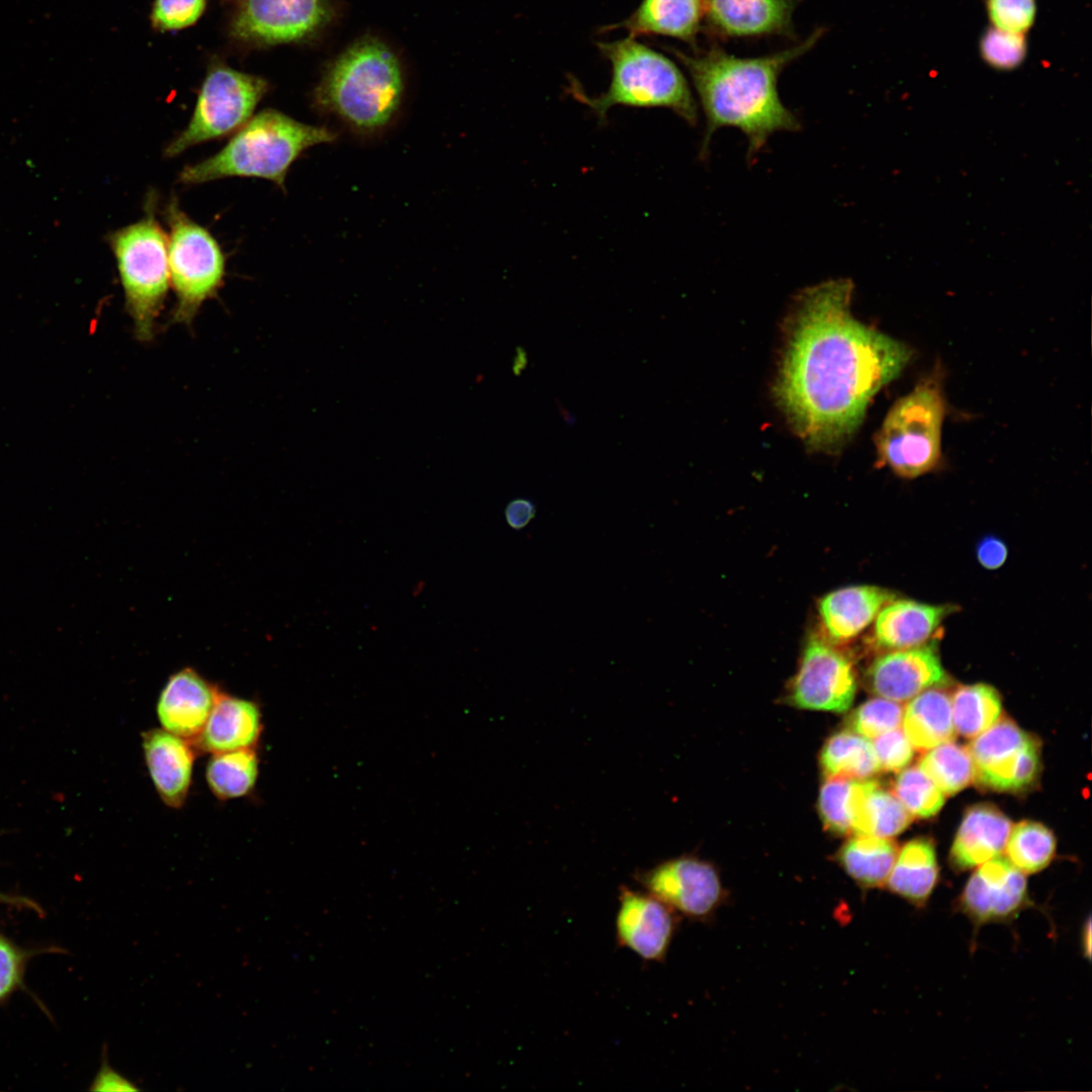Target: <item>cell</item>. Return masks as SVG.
I'll return each instance as SVG.
<instances>
[{"label": "cell", "mask_w": 1092, "mask_h": 1092, "mask_svg": "<svg viewBox=\"0 0 1092 1092\" xmlns=\"http://www.w3.org/2000/svg\"><path fill=\"white\" fill-rule=\"evenodd\" d=\"M853 285L832 279L803 290L789 316L776 395L810 448L833 451L861 423L872 397L912 352L850 313Z\"/></svg>", "instance_id": "6da1fadb"}, {"label": "cell", "mask_w": 1092, "mask_h": 1092, "mask_svg": "<svg viewBox=\"0 0 1092 1092\" xmlns=\"http://www.w3.org/2000/svg\"><path fill=\"white\" fill-rule=\"evenodd\" d=\"M823 33L816 29L788 50L757 58H740L711 48L687 54L672 49L689 72L706 118L701 155L713 133L722 127L740 129L753 157L777 131H794L800 123L782 102L778 79L786 66L811 50Z\"/></svg>", "instance_id": "7a4b0ae2"}, {"label": "cell", "mask_w": 1092, "mask_h": 1092, "mask_svg": "<svg viewBox=\"0 0 1092 1092\" xmlns=\"http://www.w3.org/2000/svg\"><path fill=\"white\" fill-rule=\"evenodd\" d=\"M397 59L378 39L368 37L347 49L324 75L315 103L356 133L383 130L395 117L403 96Z\"/></svg>", "instance_id": "3957f363"}, {"label": "cell", "mask_w": 1092, "mask_h": 1092, "mask_svg": "<svg viewBox=\"0 0 1092 1092\" xmlns=\"http://www.w3.org/2000/svg\"><path fill=\"white\" fill-rule=\"evenodd\" d=\"M336 131L302 123L275 109L252 116L216 154L185 166L178 182L197 185L230 178H261L285 188L286 175L307 149L336 141Z\"/></svg>", "instance_id": "277c9868"}, {"label": "cell", "mask_w": 1092, "mask_h": 1092, "mask_svg": "<svg viewBox=\"0 0 1092 1092\" xmlns=\"http://www.w3.org/2000/svg\"><path fill=\"white\" fill-rule=\"evenodd\" d=\"M598 47L612 67L607 91L590 97L575 81H571L568 89L600 118L604 119L617 105L660 107L671 110L691 125L697 124V102L686 77L671 60L632 36L599 42Z\"/></svg>", "instance_id": "5b68a950"}, {"label": "cell", "mask_w": 1092, "mask_h": 1092, "mask_svg": "<svg viewBox=\"0 0 1092 1092\" xmlns=\"http://www.w3.org/2000/svg\"><path fill=\"white\" fill-rule=\"evenodd\" d=\"M106 242L116 261L135 338L149 342L155 337L170 283L168 236L156 216L155 195H149L141 219L109 233Z\"/></svg>", "instance_id": "8992f818"}, {"label": "cell", "mask_w": 1092, "mask_h": 1092, "mask_svg": "<svg viewBox=\"0 0 1092 1092\" xmlns=\"http://www.w3.org/2000/svg\"><path fill=\"white\" fill-rule=\"evenodd\" d=\"M944 413L937 379L921 381L898 399L876 436L882 465L904 478H915L933 469L940 458Z\"/></svg>", "instance_id": "52a82bcc"}, {"label": "cell", "mask_w": 1092, "mask_h": 1092, "mask_svg": "<svg viewBox=\"0 0 1092 1092\" xmlns=\"http://www.w3.org/2000/svg\"><path fill=\"white\" fill-rule=\"evenodd\" d=\"M169 226L168 264L176 302L172 323L192 324L225 277V255L213 235L194 221L173 197L165 208Z\"/></svg>", "instance_id": "ba28073f"}, {"label": "cell", "mask_w": 1092, "mask_h": 1092, "mask_svg": "<svg viewBox=\"0 0 1092 1092\" xmlns=\"http://www.w3.org/2000/svg\"><path fill=\"white\" fill-rule=\"evenodd\" d=\"M268 90L266 80L228 67H215L205 77L187 126L165 148L176 157L191 147L238 131L252 116Z\"/></svg>", "instance_id": "9c48e42d"}, {"label": "cell", "mask_w": 1092, "mask_h": 1092, "mask_svg": "<svg viewBox=\"0 0 1092 1092\" xmlns=\"http://www.w3.org/2000/svg\"><path fill=\"white\" fill-rule=\"evenodd\" d=\"M974 783L996 792L1020 793L1032 787L1041 769L1040 743L1013 720L999 718L970 743Z\"/></svg>", "instance_id": "30bf717a"}, {"label": "cell", "mask_w": 1092, "mask_h": 1092, "mask_svg": "<svg viewBox=\"0 0 1092 1092\" xmlns=\"http://www.w3.org/2000/svg\"><path fill=\"white\" fill-rule=\"evenodd\" d=\"M856 688L850 656L825 636L815 635L804 649L789 699L800 709L842 713L852 705Z\"/></svg>", "instance_id": "8fae6325"}, {"label": "cell", "mask_w": 1092, "mask_h": 1092, "mask_svg": "<svg viewBox=\"0 0 1092 1092\" xmlns=\"http://www.w3.org/2000/svg\"><path fill=\"white\" fill-rule=\"evenodd\" d=\"M646 892L696 921L711 920L726 900L716 869L693 856L665 860L638 874Z\"/></svg>", "instance_id": "7c38bea8"}, {"label": "cell", "mask_w": 1092, "mask_h": 1092, "mask_svg": "<svg viewBox=\"0 0 1092 1092\" xmlns=\"http://www.w3.org/2000/svg\"><path fill=\"white\" fill-rule=\"evenodd\" d=\"M330 17L327 0H244L233 32L246 40L289 42L314 32Z\"/></svg>", "instance_id": "4fadbf2b"}, {"label": "cell", "mask_w": 1092, "mask_h": 1092, "mask_svg": "<svg viewBox=\"0 0 1092 1092\" xmlns=\"http://www.w3.org/2000/svg\"><path fill=\"white\" fill-rule=\"evenodd\" d=\"M618 898V944L644 961L663 962L677 930L679 915L648 892L623 886Z\"/></svg>", "instance_id": "5bb4252c"}, {"label": "cell", "mask_w": 1092, "mask_h": 1092, "mask_svg": "<svg viewBox=\"0 0 1092 1092\" xmlns=\"http://www.w3.org/2000/svg\"><path fill=\"white\" fill-rule=\"evenodd\" d=\"M958 899V909L980 926L1013 918L1028 904L1024 874L1005 857L979 866Z\"/></svg>", "instance_id": "9a60e30c"}, {"label": "cell", "mask_w": 1092, "mask_h": 1092, "mask_svg": "<svg viewBox=\"0 0 1092 1092\" xmlns=\"http://www.w3.org/2000/svg\"><path fill=\"white\" fill-rule=\"evenodd\" d=\"M948 681L935 644L884 651L866 672L868 690L896 702L910 700L922 691Z\"/></svg>", "instance_id": "2e32d148"}, {"label": "cell", "mask_w": 1092, "mask_h": 1092, "mask_svg": "<svg viewBox=\"0 0 1092 1092\" xmlns=\"http://www.w3.org/2000/svg\"><path fill=\"white\" fill-rule=\"evenodd\" d=\"M220 691L192 667L174 672L164 685L157 716L162 729L194 741L202 732Z\"/></svg>", "instance_id": "e0dca14e"}, {"label": "cell", "mask_w": 1092, "mask_h": 1092, "mask_svg": "<svg viewBox=\"0 0 1092 1092\" xmlns=\"http://www.w3.org/2000/svg\"><path fill=\"white\" fill-rule=\"evenodd\" d=\"M799 0H702L711 31L723 37H759L792 32Z\"/></svg>", "instance_id": "ac0fdd59"}, {"label": "cell", "mask_w": 1092, "mask_h": 1092, "mask_svg": "<svg viewBox=\"0 0 1092 1092\" xmlns=\"http://www.w3.org/2000/svg\"><path fill=\"white\" fill-rule=\"evenodd\" d=\"M142 746L150 778L161 800L170 808H181L192 783L195 748L188 740L164 729L144 732Z\"/></svg>", "instance_id": "d6986e66"}, {"label": "cell", "mask_w": 1092, "mask_h": 1092, "mask_svg": "<svg viewBox=\"0 0 1092 1092\" xmlns=\"http://www.w3.org/2000/svg\"><path fill=\"white\" fill-rule=\"evenodd\" d=\"M262 730L256 702L220 692L202 732L191 744L211 754L250 749L258 744Z\"/></svg>", "instance_id": "ffe728a7"}, {"label": "cell", "mask_w": 1092, "mask_h": 1092, "mask_svg": "<svg viewBox=\"0 0 1092 1092\" xmlns=\"http://www.w3.org/2000/svg\"><path fill=\"white\" fill-rule=\"evenodd\" d=\"M953 611V606L894 599L876 617L874 644L883 652L926 644Z\"/></svg>", "instance_id": "44dd1931"}, {"label": "cell", "mask_w": 1092, "mask_h": 1092, "mask_svg": "<svg viewBox=\"0 0 1092 1092\" xmlns=\"http://www.w3.org/2000/svg\"><path fill=\"white\" fill-rule=\"evenodd\" d=\"M894 599L893 593L876 585H851L827 594L818 606L824 636L834 644L848 642Z\"/></svg>", "instance_id": "7402d4cb"}, {"label": "cell", "mask_w": 1092, "mask_h": 1092, "mask_svg": "<svg viewBox=\"0 0 1092 1092\" xmlns=\"http://www.w3.org/2000/svg\"><path fill=\"white\" fill-rule=\"evenodd\" d=\"M1011 828L1008 817L993 805L983 803L968 808L950 848V866L959 872L968 871L999 856Z\"/></svg>", "instance_id": "603a6c76"}, {"label": "cell", "mask_w": 1092, "mask_h": 1092, "mask_svg": "<svg viewBox=\"0 0 1092 1092\" xmlns=\"http://www.w3.org/2000/svg\"><path fill=\"white\" fill-rule=\"evenodd\" d=\"M704 18L702 0H642L621 23L629 36L664 35L695 43Z\"/></svg>", "instance_id": "cb8c5ba5"}, {"label": "cell", "mask_w": 1092, "mask_h": 1092, "mask_svg": "<svg viewBox=\"0 0 1092 1092\" xmlns=\"http://www.w3.org/2000/svg\"><path fill=\"white\" fill-rule=\"evenodd\" d=\"M912 822L911 814L894 795L875 780L854 781L852 833L890 838Z\"/></svg>", "instance_id": "d4e9b609"}, {"label": "cell", "mask_w": 1092, "mask_h": 1092, "mask_svg": "<svg viewBox=\"0 0 1092 1092\" xmlns=\"http://www.w3.org/2000/svg\"><path fill=\"white\" fill-rule=\"evenodd\" d=\"M910 700L902 722L904 734L915 749L925 752L952 740L951 695L946 689L931 687Z\"/></svg>", "instance_id": "484cf974"}, {"label": "cell", "mask_w": 1092, "mask_h": 1092, "mask_svg": "<svg viewBox=\"0 0 1092 1092\" xmlns=\"http://www.w3.org/2000/svg\"><path fill=\"white\" fill-rule=\"evenodd\" d=\"M935 848L928 838L908 841L898 851L886 885L916 907H923L938 882Z\"/></svg>", "instance_id": "4316f807"}, {"label": "cell", "mask_w": 1092, "mask_h": 1092, "mask_svg": "<svg viewBox=\"0 0 1092 1092\" xmlns=\"http://www.w3.org/2000/svg\"><path fill=\"white\" fill-rule=\"evenodd\" d=\"M898 851L889 838L853 834L837 852L836 860L858 887L870 890L886 885Z\"/></svg>", "instance_id": "83f0119b"}, {"label": "cell", "mask_w": 1092, "mask_h": 1092, "mask_svg": "<svg viewBox=\"0 0 1092 1092\" xmlns=\"http://www.w3.org/2000/svg\"><path fill=\"white\" fill-rule=\"evenodd\" d=\"M820 765L825 778L868 780L879 771L872 743L852 730L832 734L820 753Z\"/></svg>", "instance_id": "f1b7e54d"}, {"label": "cell", "mask_w": 1092, "mask_h": 1092, "mask_svg": "<svg viewBox=\"0 0 1092 1092\" xmlns=\"http://www.w3.org/2000/svg\"><path fill=\"white\" fill-rule=\"evenodd\" d=\"M258 776L259 758L255 748L214 753L205 767L206 783L221 801L249 795Z\"/></svg>", "instance_id": "f546056e"}, {"label": "cell", "mask_w": 1092, "mask_h": 1092, "mask_svg": "<svg viewBox=\"0 0 1092 1092\" xmlns=\"http://www.w3.org/2000/svg\"><path fill=\"white\" fill-rule=\"evenodd\" d=\"M1001 712L999 693L986 684L961 686L951 696L953 728L965 738H975L987 730L1001 717Z\"/></svg>", "instance_id": "4dcf8cb0"}, {"label": "cell", "mask_w": 1092, "mask_h": 1092, "mask_svg": "<svg viewBox=\"0 0 1092 1092\" xmlns=\"http://www.w3.org/2000/svg\"><path fill=\"white\" fill-rule=\"evenodd\" d=\"M919 767L944 795H954L974 782V764L968 747L952 740L924 753Z\"/></svg>", "instance_id": "1f68e13d"}, {"label": "cell", "mask_w": 1092, "mask_h": 1092, "mask_svg": "<svg viewBox=\"0 0 1092 1092\" xmlns=\"http://www.w3.org/2000/svg\"><path fill=\"white\" fill-rule=\"evenodd\" d=\"M1008 859L1023 874L1046 868L1056 852V839L1044 825L1024 820L1011 828L1006 843Z\"/></svg>", "instance_id": "d6a6232c"}, {"label": "cell", "mask_w": 1092, "mask_h": 1092, "mask_svg": "<svg viewBox=\"0 0 1092 1092\" xmlns=\"http://www.w3.org/2000/svg\"><path fill=\"white\" fill-rule=\"evenodd\" d=\"M893 793L912 817L929 818L944 804V794L919 767L903 769L896 778Z\"/></svg>", "instance_id": "836d02e7"}, {"label": "cell", "mask_w": 1092, "mask_h": 1092, "mask_svg": "<svg viewBox=\"0 0 1092 1092\" xmlns=\"http://www.w3.org/2000/svg\"><path fill=\"white\" fill-rule=\"evenodd\" d=\"M853 780L826 778L818 798V812L825 829L836 835L852 833Z\"/></svg>", "instance_id": "e575fe53"}, {"label": "cell", "mask_w": 1092, "mask_h": 1092, "mask_svg": "<svg viewBox=\"0 0 1092 1092\" xmlns=\"http://www.w3.org/2000/svg\"><path fill=\"white\" fill-rule=\"evenodd\" d=\"M904 709L896 701L874 698L858 706L848 717L849 729L866 738H876L897 729Z\"/></svg>", "instance_id": "d590c367"}, {"label": "cell", "mask_w": 1092, "mask_h": 1092, "mask_svg": "<svg viewBox=\"0 0 1092 1092\" xmlns=\"http://www.w3.org/2000/svg\"><path fill=\"white\" fill-rule=\"evenodd\" d=\"M1027 53L1024 33L1011 32L995 26L988 28L980 40V55L991 67L1009 71L1022 64Z\"/></svg>", "instance_id": "8d00e7d4"}, {"label": "cell", "mask_w": 1092, "mask_h": 1092, "mask_svg": "<svg viewBox=\"0 0 1092 1092\" xmlns=\"http://www.w3.org/2000/svg\"><path fill=\"white\" fill-rule=\"evenodd\" d=\"M33 951L15 944L0 932V1004L22 988L26 965Z\"/></svg>", "instance_id": "74e56055"}, {"label": "cell", "mask_w": 1092, "mask_h": 1092, "mask_svg": "<svg viewBox=\"0 0 1092 1092\" xmlns=\"http://www.w3.org/2000/svg\"><path fill=\"white\" fill-rule=\"evenodd\" d=\"M987 12L993 26L1011 32L1024 33L1033 24L1035 0H987Z\"/></svg>", "instance_id": "f35d334b"}, {"label": "cell", "mask_w": 1092, "mask_h": 1092, "mask_svg": "<svg viewBox=\"0 0 1092 1092\" xmlns=\"http://www.w3.org/2000/svg\"><path fill=\"white\" fill-rule=\"evenodd\" d=\"M879 770L896 772L905 768L913 759V746L900 729H894L878 737L872 743Z\"/></svg>", "instance_id": "ab89813d"}, {"label": "cell", "mask_w": 1092, "mask_h": 1092, "mask_svg": "<svg viewBox=\"0 0 1092 1092\" xmlns=\"http://www.w3.org/2000/svg\"><path fill=\"white\" fill-rule=\"evenodd\" d=\"M205 0H155L154 24L161 29H179L193 24L202 14Z\"/></svg>", "instance_id": "60d3db41"}, {"label": "cell", "mask_w": 1092, "mask_h": 1092, "mask_svg": "<svg viewBox=\"0 0 1092 1092\" xmlns=\"http://www.w3.org/2000/svg\"><path fill=\"white\" fill-rule=\"evenodd\" d=\"M100 1068L89 1089L91 1091H136L140 1088L129 1079L115 1071L104 1053Z\"/></svg>", "instance_id": "b9f144b4"}, {"label": "cell", "mask_w": 1092, "mask_h": 1092, "mask_svg": "<svg viewBox=\"0 0 1092 1092\" xmlns=\"http://www.w3.org/2000/svg\"><path fill=\"white\" fill-rule=\"evenodd\" d=\"M976 555L982 566L994 570L1005 563L1008 548L1001 539L995 536H986L978 543Z\"/></svg>", "instance_id": "7bdbcfd3"}, {"label": "cell", "mask_w": 1092, "mask_h": 1092, "mask_svg": "<svg viewBox=\"0 0 1092 1092\" xmlns=\"http://www.w3.org/2000/svg\"><path fill=\"white\" fill-rule=\"evenodd\" d=\"M536 509L533 502L526 498L511 500L505 510L506 521L515 530L525 528L535 517Z\"/></svg>", "instance_id": "ee69618b"}, {"label": "cell", "mask_w": 1092, "mask_h": 1092, "mask_svg": "<svg viewBox=\"0 0 1092 1092\" xmlns=\"http://www.w3.org/2000/svg\"><path fill=\"white\" fill-rule=\"evenodd\" d=\"M0 904H10L13 906L29 908L39 915L42 913L41 908L38 904H36L31 899L22 896H13L0 892Z\"/></svg>", "instance_id": "f6af8a7d"}, {"label": "cell", "mask_w": 1092, "mask_h": 1092, "mask_svg": "<svg viewBox=\"0 0 1092 1092\" xmlns=\"http://www.w3.org/2000/svg\"><path fill=\"white\" fill-rule=\"evenodd\" d=\"M1082 947H1083V954L1086 958L1090 959V956H1091V919H1090V917H1088L1087 921L1084 923V926H1083Z\"/></svg>", "instance_id": "bcb514c9"}]
</instances>
